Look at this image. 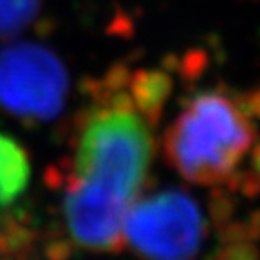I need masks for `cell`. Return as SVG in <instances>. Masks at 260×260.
<instances>
[{
    "mask_svg": "<svg viewBox=\"0 0 260 260\" xmlns=\"http://www.w3.org/2000/svg\"><path fill=\"white\" fill-rule=\"evenodd\" d=\"M0 260H15V258H9L8 255H2V256H0Z\"/></svg>",
    "mask_w": 260,
    "mask_h": 260,
    "instance_id": "16",
    "label": "cell"
},
{
    "mask_svg": "<svg viewBox=\"0 0 260 260\" xmlns=\"http://www.w3.org/2000/svg\"><path fill=\"white\" fill-rule=\"evenodd\" d=\"M74 253V246L71 240L58 237V239H49L44 246V256L47 260H71Z\"/></svg>",
    "mask_w": 260,
    "mask_h": 260,
    "instance_id": "7",
    "label": "cell"
},
{
    "mask_svg": "<svg viewBox=\"0 0 260 260\" xmlns=\"http://www.w3.org/2000/svg\"><path fill=\"white\" fill-rule=\"evenodd\" d=\"M206 222L184 190H167L136 204L123 222L132 249L146 260H193Z\"/></svg>",
    "mask_w": 260,
    "mask_h": 260,
    "instance_id": "3",
    "label": "cell"
},
{
    "mask_svg": "<svg viewBox=\"0 0 260 260\" xmlns=\"http://www.w3.org/2000/svg\"><path fill=\"white\" fill-rule=\"evenodd\" d=\"M258 119L260 89L197 90L165 132V155L190 183L220 184L260 141Z\"/></svg>",
    "mask_w": 260,
    "mask_h": 260,
    "instance_id": "2",
    "label": "cell"
},
{
    "mask_svg": "<svg viewBox=\"0 0 260 260\" xmlns=\"http://www.w3.org/2000/svg\"><path fill=\"white\" fill-rule=\"evenodd\" d=\"M11 244H9V239L6 235L4 230H0V256L2 255H11Z\"/></svg>",
    "mask_w": 260,
    "mask_h": 260,
    "instance_id": "13",
    "label": "cell"
},
{
    "mask_svg": "<svg viewBox=\"0 0 260 260\" xmlns=\"http://www.w3.org/2000/svg\"><path fill=\"white\" fill-rule=\"evenodd\" d=\"M11 213H13V217L20 224H24V226H32V224L37 222V215L29 210V206H18V208H15Z\"/></svg>",
    "mask_w": 260,
    "mask_h": 260,
    "instance_id": "11",
    "label": "cell"
},
{
    "mask_svg": "<svg viewBox=\"0 0 260 260\" xmlns=\"http://www.w3.org/2000/svg\"><path fill=\"white\" fill-rule=\"evenodd\" d=\"M31 162L25 148L0 132V210L11 206L27 188Z\"/></svg>",
    "mask_w": 260,
    "mask_h": 260,
    "instance_id": "4",
    "label": "cell"
},
{
    "mask_svg": "<svg viewBox=\"0 0 260 260\" xmlns=\"http://www.w3.org/2000/svg\"><path fill=\"white\" fill-rule=\"evenodd\" d=\"M242 179H244V172L242 170H237V168H235L232 174L224 179L226 190L230 191V193H235V191H239L240 190V184H242Z\"/></svg>",
    "mask_w": 260,
    "mask_h": 260,
    "instance_id": "12",
    "label": "cell"
},
{
    "mask_svg": "<svg viewBox=\"0 0 260 260\" xmlns=\"http://www.w3.org/2000/svg\"><path fill=\"white\" fill-rule=\"evenodd\" d=\"M251 167H253V170L260 174V141L253 146V150H251Z\"/></svg>",
    "mask_w": 260,
    "mask_h": 260,
    "instance_id": "14",
    "label": "cell"
},
{
    "mask_svg": "<svg viewBox=\"0 0 260 260\" xmlns=\"http://www.w3.org/2000/svg\"><path fill=\"white\" fill-rule=\"evenodd\" d=\"M240 193L248 199H256L260 197V174L255 170L244 172L242 184H240Z\"/></svg>",
    "mask_w": 260,
    "mask_h": 260,
    "instance_id": "9",
    "label": "cell"
},
{
    "mask_svg": "<svg viewBox=\"0 0 260 260\" xmlns=\"http://www.w3.org/2000/svg\"><path fill=\"white\" fill-rule=\"evenodd\" d=\"M208 213L217 228L232 220L233 213H235V201L230 197V191L226 188L213 184L210 195H208Z\"/></svg>",
    "mask_w": 260,
    "mask_h": 260,
    "instance_id": "5",
    "label": "cell"
},
{
    "mask_svg": "<svg viewBox=\"0 0 260 260\" xmlns=\"http://www.w3.org/2000/svg\"><path fill=\"white\" fill-rule=\"evenodd\" d=\"M248 226L255 228V230H260V210H253L251 213H249Z\"/></svg>",
    "mask_w": 260,
    "mask_h": 260,
    "instance_id": "15",
    "label": "cell"
},
{
    "mask_svg": "<svg viewBox=\"0 0 260 260\" xmlns=\"http://www.w3.org/2000/svg\"><path fill=\"white\" fill-rule=\"evenodd\" d=\"M172 89V76L157 67H116L89 89L90 103L76 114L71 139L80 184L65 191L63 203L76 244L114 251L123 242V222L145 186L152 132Z\"/></svg>",
    "mask_w": 260,
    "mask_h": 260,
    "instance_id": "1",
    "label": "cell"
},
{
    "mask_svg": "<svg viewBox=\"0 0 260 260\" xmlns=\"http://www.w3.org/2000/svg\"><path fill=\"white\" fill-rule=\"evenodd\" d=\"M208 260H260V249L251 240H242L235 244H222Z\"/></svg>",
    "mask_w": 260,
    "mask_h": 260,
    "instance_id": "6",
    "label": "cell"
},
{
    "mask_svg": "<svg viewBox=\"0 0 260 260\" xmlns=\"http://www.w3.org/2000/svg\"><path fill=\"white\" fill-rule=\"evenodd\" d=\"M44 183H45V186H47L49 190H53V191L63 188L65 175H63V172L60 170V167H54V165H51V167L45 168V172H44Z\"/></svg>",
    "mask_w": 260,
    "mask_h": 260,
    "instance_id": "10",
    "label": "cell"
},
{
    "mask_svg": "<svg viewBox=\"0 0 260 260\" xmlns=\"http://www.w3.org/2000/svg\"><path fill=\"white\" fill-rule=\"evenodd\" d=\"M217 235H219L220 244L242 242V240H248V224L240 220H230L224 226L217 228Z\"/></svg>",
    "mask_w": 260,
    "mask_h": 260,
    "instance_id": "8",
    "label": "cell"
}]
</instances>
